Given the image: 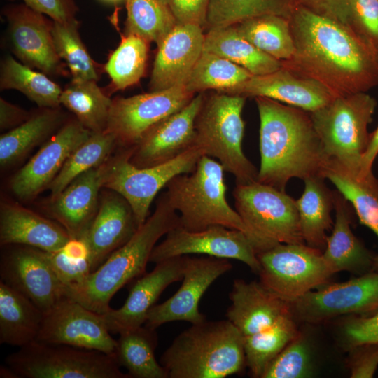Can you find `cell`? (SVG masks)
Instances as JSON below:
<instances>
[{"label": "cell", "mask_w": 378, "mask_h": 378, "mask_svg": "<svg viewBox=\"0 0 378 378\" xmlns=\"http://www.w3.org/2000/svg\"><path fill=\"white\" fill-rule=\"evenodd\" d=\"M289 20L295 52L282 66L318 81L335 97L378 85V50L349 25L298 5Z\"/></svg>", "instance_id": "6da1fadb"}, {"label": "cell", "mask_w": 378, "mask_h": 378, "mask_svg": "<svg viewBox=\"0 0 378 378\" xmlns=\"http://www.w3.org/2000/svg\"><path fill=\"white\" fill-rule=\"evenodd\" d=\"M255 100L260 118L257 181L285 191L293 178L322 176L327 158L310 112L266 97Z\"/></svg>", "instance_id": "7a4b0ae2"}, {"label": "cell", "mask_w": 378, "mask_h": 378, "mask_svg": "<svg viewBox=\"0 0 378 378\" xmlns=\"http://www.w3.org/2000/svg\"><path fill=\"white\" fill-rule=\"evenodd\" d=\"M178 226V215L164 195L155 211L141 225L124 245L80 284L64 288V295L89 309L103 314L111 308L113 295L125 284L146 273L151 253L158 241Z\"/></svg>", "instance_id": "3957f363"}, {"label": "cell", "mask_w": 378, "mask_h": 378, "mask_svg": "<svg viewBox=\"0 0 378 378\" xmlns=\"http://www.w3.org/2000/svg\"><path fill=\"white\" fill-rule=\"evenodd\" d=\"M160 364L168 378H224L246 365L244 336L228 320L192 326L163 353Z\"/></svg>", "instance_id": "277c9868"}, {"label": "cell", "mask_w": 378, "mask_h": 378, "mask_svg": "<svg viewBox=\"0 0 378 378\" xmlns=\"http://www.w3.org/2000/svg\"><path fill=\"white\" fill-rule=\"evenodd\" d=\"M223 167L215 159L202 155L192 172L174 177L163 194L178 212V226L190 231L220 225L245 232L258 246L237 211L226 199Z\"/></svg>", "instance_id": "5b68a950"}, {"label": "cell", "mask_w": 378, "mask_h": 378, "mask_svg": "<svg viewBox=\"0 0 378 378\" xmlns=\"http://www.w3.org/2000/svg\"><path fill=\"white\" fill-rule=\"evenodd\" d=\"M246 97L223 92L204 99L195 122V146L234 176L236 184L257 181L258 170L243 152Z\"/></svg>", "instance_id": "8992f818"}, {"label": "cell", "mask_w": 378, "mask_h": 378, "mask_svg": "<svg viewBox=\"0 0 378 378\" xmlns=\"http://www.w3.org/2000/svg\"><path fill=\"white\" fill-rule=\"evenodd\" d=\"M377 101L367 92L334 98L310 112L327 160H332L360 176L363 153Z\"/></svg>", "instance_id": "52a82bcc"}, {"label": "cell", "mask_w": 378, "mask_h": 378, "mask_svg": "<svg viewBox=\"0 0 378 378\" xmlns=\"http://www.w3.org/2000/svg\"><path fill=\"white\" fill-rule=\"evenodd\" d=\"M11 378H129L115 354L37 340L5 359Z\"/></svg>", "instance_id": "ba28073f"}, {"label": "cell", "mask_w": 378, "mask_h": 378, "mask_svg": "<svg viewBox=\"0 0 378 378\" xmlns=\"http://www.w3.org/2000/svg\"><path fill=\"white\" fill-rule=\"evenodd\" d=\"M232 195L235 210L256 241L258 252L277 244L305 243L296 201L285 191L255 181L236 184Z\"/></svg>", "instance_id": "9c48e42d"}, {"label": "cell", "mask_w": 378, "mask_h": 378, "mask_svg": "<svg viewBox=\"0 0 378 378\" xmlns=\"http://www.w3.org/2000/svg\"><path fill=\"white\" fill-rule=\"evenodd\" d=\"M132 148L111 159L103 188L116 192L130 204L140 226L148 218L156 195L176 176L190 173L202 151L194 146L176 158L152 167H138L130 161Z\"/></svg>", "instance_id": "30bf717a"}, {"label": "cell", "mask_w": 378, "mask_h": 378, "mask_svg": "<svg viewBox=\"0 0 378 378\" xmlns=\"http://www.w3.org/2000/svg\"><path fill=\"white\" fill-rule=\"evenodd\" d=\"M257 257L260 281L290 303L326 284L334 274L322 251L305 244H277Z\"/></svg>", "instance_id": "8fae6325"}, {"label": "cell", "mask_w": 378, "mask_h": 378, "mask_svg": "<svg viewBox=\"0 0 378 378\" xmlns=\"http://www.w3.org/2000/svg\"><path fill=\"white\" fill-rule=\"evenodd\" d=\"M190 254L234 259L244 262L257 274L260 271L256 247L251 239L241 230L220 225L197 231L176 226L154 247L149 262L156 264Z\"/></svg>", "instance_id": "7c38bea8"}, {"label": "cell", "mask_w": 378, "mask_h": 378, "mask_svg": "<svg viewBox=\"0 0 378 378\" xmlns=\"http://www.w3.org/2000/svg\"><path fill=\"white\" fill-rule=\"evenodd\" d=\"M195 97L185 85L112 100L107 127L117 144L134 146L153 125L179 111Z\"/></svg>", "instance_id": "4fadbf2b"}, {"label": "cell", "mask_w": 378, "mask_h": 378, "mask_svg": "<svg viewBox=\"0 0 378 378\" xmlns=\"http://www.w3.org/2000/svg\"><path fill=\"white\" fill-rule=\"evenodd\" d=\"M378 310V272L311 290L290 302L293 317L318 323L339 316L365 315Z\"/></svg>", "instance_id": "5bb4252c"}, {"label": "cell", "mask_w": 378, "mask_h": 378, "mask_svg": "<svg viewBox=\"0 0 378 378\" xmlns=\"http://www.w3.org/2000/svg\"><path fill=\"white\" fill-rule=\"evenodd\" d=\"M36 340L108 354H115L117 347L102 315L66 296L44 314Z\"/></svg>", "instance_id": "9a60e30c"}, {"label": "cell", "mask_w": 378, "mask_h": 378, "mask_svg": "<svg viewBox=\"0 0 378 378\" xmlns=\"http://www.w3.org/2000/svg\"><path fill=\"white\" fill-rule=\"evenodd\" d=\"M232 267L228 259L185 255L181 287L166 301L150 309L144 326L156 330L172 321L196 324L206 320L199 310L200 301L211 285Z\"/></svg>", "instance_id": "2e32d148"}, {"label": "cell", "mask_w": 378, "mask_h": 378, "mask_svg": "<svg viewBox=\"0 0 378 378\" xmlns=\"http://www.w3.org/2000/svg\"><path fill=\"white\" fill-rule=\"evenodd\" d=\"M1 281L33 302L44 314L64 295V286L50 265L45 251L20 245L4 253Z\"/></svg>", "instance_id": "e0dca14e"}, {"label": "cell", "mask_w": 378, "mask_h": 378, "mask_svg": "<svg viewBox=\"0 0 378 378\" xmlns=\"http://www.w3.org/2000/svg\"><path fill=\"white\" fill-rule=\"evenodd\" d=\"M204 96L198 93L179 111L149 128L132 147L130 161L138 167L168 162L195 146V122Z\"/></svg>", "instance_id": "ac0fdd59"}, {"label": "cell", "mask_w": 378, "mask_h": 378, "mask_svg": "<svg viewBox=\"0 0 378 378\" xmlns=\"http://www.w3.org/2000/svg\"><path fill=\"white\" fill-rule=\"evenodd\" d=\"M91 134L78 120L64 125L14 175L10 181L13 193L29 200L48 188L71 153Z\"/></svg>", "instance_id": "d6986e66"}, {"label": "cell", "mask_w": 378, "mask_h": 378, "mask_svg": "<svg viewBox=\"0 0 378 378\" xmlns=\"http://www.w3.org/2000/svg\"><path fill=\"white\" fill-rule=\"evenodd\" d=\"M185 255L155 264L149 273L144 274L130 290L124 304L102 314L110 332L120 333L144 325L150 309L171 284L182 280Z\"/></svg>", "instance_id": "ffe728a7"}, {"label": "cell", "mask_w": 378, "mask_h": 378, "mask_svg": "<svg viewBox=\"0 0 378 378\" xmlns=\"http://www.w3.org/2000/svg\"><path fill=\"white\" fill-rule=\"evenodd\" d=\"M8 36L14 54L24 64L45 74L61 71V62L55 48L51 26L42 13L26 5L7 9Z\"/></svg>", "instance_id": "44dd1931"}, {"label": "cell", "mask_w": 378, "mask_h": 378, "mask_svg": "<svg viewBox=\"0 0 378 378\" xmlns=\"http://www.w3.org/2000/svg\"><path fill=\"white\" fill-rule=\"evenodd\" d=\"M133 211L120 194L110 190L100 196L97 212L84 237L92 272L127 242L139 227Z\"/></svg>", "instance_id": "7402d4cb"}, {"label": "cell", "mask_w": 378, "mask_h": 378, "mask_svg": "<svg viewBox=\"0 0 378 378\" xmlns=\"http://www.w3.org/2000/svg\"><path fill=\"white\" fill-rule=\"evenodd\" d=\"M244 97H266L312 112L335 98L318 81L300 76L281 66L264 75L252 76L225 92Z\"/></svg>", "instance_id": "603a6c76"}, {"label": "cell", "mask_w": 378, "mask_h": 378, "mask_svg": "<svg viewBox=\"0 0 378 378\" xmlns=\"http://www.w3.org/2000/svg\"><path fill=\"white\" fill-rule=\"evenodd\" d=\"M203 28L178 24L158 46L149 83L150 91L185 85L204 48Z\"/></svg>", "instance_id": "cb8c5ba5"}, {"label": "cell", "mask_w": 378, "mask_h": 378, "mask_svg": "<svg viewBox=\"0 0 378 378\" xmlns=\"http://www.w3.org/2000/svg\"><path fill=\"white\" fill-rule=\"evenodd\" d=\"M111 164V159L71 182L51 200L50 213L69 233L80 240L87 233L99 208V192Z\"/></svg>", "instance_id": "d4e9b609"}, {"label": "cell", "mask_w": 378, "mask_h": 378, "mask_svg": "<svg viewBox=\"0 0 378 378\" xmlns=\"http://www.w3.org/2000/svg\"><path fill=\"white\" fill-rule=\"evenodd\" d=\"M231 304L226 317L245 336L272 326L291 314L290 303L266 288L260 281L235 279L229 295Z\"/></svg>", "instance_id": "484cf974"}, {"label": "cell", "mask_w": 378, "mask_h": 378, "mask_svg": "<svg viewBox=\"0 0 378 378\" xmlns=\"http://www.w3.org/2000/svg\"><path fill=\"white\" fill-rule=\"evenodd\" d=\"M71 237L59 223L15 203H3L0 209V244L23 245L44 251L64 247Z\"/></svg>", "instance_id": "4316f807"}, {"label": "cell", "mask_w": 378, "mask_h": 378, "mask_svg": "<svg viewBox=\"0 0 378 378\" xmlns=\"http://www.w3.org/2000/svg\"><path fill=\"white\" fill-rule=\"evenodd\" d=\"M351 204L335 191V222L328 236L323 258L335 274L349 271L360 275L373 272L376 255L370 252L351 230Z\"/></svg>", "instance_id": "83f0119b"}, {"label": "cell", "mask_w": 378, "mask_h": 378, "mask_svg": "<svg viewBox=\"0 0 378 378\" xmlns=\"http://www.w3.org/2000/svg\"><path fill=\"white\" fill-rule=\"evenodd\" d=\"M322 176L329 179L337 190L350 202L360 222L372 230L378 237V180L372 172L358 176L337 162L328 160ZM373 271L378 272V253Z\"/></svg>", "instance_id": "f1b7e54d"}, {"label": "cell", "mask_w": 378, "mask_h": 378, "mask_svg": "<svg viewBox=\"0 0 378 378\" xmlns=\"http://www.w3.org/2000/svg\"><path fill=\"white\" fill-rule=\"evenodd\" d=\"M44 313L0 280V343L19 348L36 340Z\"/></svg>", "instance_id": "f546056e"}, {"label": "cell", "mask_w": 378, "mask_h": 378, "mask_svg": "<svg viewBox=\"0 0 378 378\" xmlns=\"http://www.w3.org/2000/svg\"><path fill=\"white\" fill-rule=\"evenodd\" d=\"M324 179L320 176L304 179L303 193L295 200L304 242L321 251L333 226L331 213L335 207V191L326 186Z\"/></svg>", "instance_id": "4dcf8cb0"}, {"label": "cell", "mask_w": 378, "mask_h": 378, "mask_svg": "<svg viewBox=\"0 0 378 378\" xmlns=\"http://www.w3.org/2000/svg\"><path fill=\"white\" fill-rule=\"evenodd\" d=\"M203 50L231 61L253 76L272 73L281 67L280 60L254 46L237 31L234 25L209 29L204 35Z\"/></svg>", "instance_id": "1f68e13d"}, {"label": "cell", "mask_w": 378, "mask_h": 378, "mask_svg": "<svg viewBox=\"0 0 378 378\" xmlns=\"http://www.w3.org/2000/svg\"><path fill=\"white\" fill-rule=\"evenodd\" d=\"M119 335L115 356L130 377L168 378L166 370L155 358L158 335L155 329L144 325Z\"/></svg>", "instance_id": "d6a6232c"}, {"label": "cell", "mask_w": 378, "mask_h": 378, "mask_svg": "<svg viewBox=\"0 0 378 378\" xmlns=\"http://www.w3.org/2000/svg\"><path fill=\"white\" fill-rule=\"evenodd\" d=\"M97 80H74L62 90L60 104L73 112L77 120L92 132H104L112 99L97 85Z\"/></svg>", "instance_id": "836d02e7"}, {"label": "cell", "mask_w": 378, "mask_h": 378, "mask_svg": "<svg viewBox=\"0 0 378 378\" xmlns=\"http://www.w3.org/2000/svg\"><path fill=\"white\" fill-rule=\"evenodd\" d=\"M234 26L248 41L278 60H288L295 52L289 18L264 15Z\"/></svg>", "instance_id": "e575fe53"}, {"label": "cell", "mask_w": 378, "mask_h": 378, "mask_svg": "<svg viewBox=\"0 0 378 378\" xmlns=\"http://www.w3.org/2000/svg\"><path fill=\"white\" fill-rule=\"evenodd\" d=\"M299 334L295 318L289 314L268 328L244 337L246 365L251 375L262 378L270 363Z\"/></svg>", "instance_id": "d590c367"}, {"label": "cell", "mask_w": 378, "mask_h": 378, "mask_svg": "<svg viewBox=\"0 0 378 378\" xmlns=\"http://www.w3.org/2000/svg\"><path fill=\"white\" fill-rule=\"evenodd\" d=\"M0 88L18 90L41 107L54 108L60 104L59 85L10 55L1 64Z\"/></svg>", "instance_id": "8d00e7d4"}, {"label": "cell", "mask_w": 378, "mask_h": 378, "mask_svg": "<svg viewBox=\"0 0 378 378\" xmlns=\"http://www.w3.org/2000/svg\"><path fill=\"white\" fill-rule=\"evenodd\" d=\"M117 144L115 136L108 132H92L71 153L49 186L51 200L56 197L76 177L107 161Z\"/></svg>", "instance_id": "74e56055"}, {"label": "cell", "mask_w": 378, "mask_h": 378, "mask_svg": "<svg viewBox=\"0 0 378 378\" xmlns=\"http://www.w3.org/2000/svg\"><path fill=\"white\" fill-rule=\"evenodd\" d=\"M297 6V0H209L206 27L232 26L264 15L289 18Z\"/></svg>", "instance_id": "f35d334b"}, {"label": "cell", "mask_w": 378, "mask_h": 378, "mask_svg": "<svg viewBox=\"0 0 378 378\" xmlns=\"http://www.w3.org/2000/svg\"><path fill=\"white\" fill-rule=\"evenodd\" d=\"M59 114L47 110L30 116L25 122L0 136V164L2 167L15 164L55 130Z\"/></svg>", "instance_id": "ab89813d"}, {"label": "cell", "mask_w": 378, "mask_h": 378, "mask_svg": "<svg viewBox=\"0 0 378 378\" xmlns=\"http://www.w3.org/2000/svg\"><path fill=\"white\" fill-rule=\"evenodd\" d=\"M253 75L244 68L211 52L203 50L185 87L192 94L207 90L225 93Z\"/></svg>", "instance_id": "60d3db41"}, {"label": "cell", "mask_w": 378, "mask_h": 378, "mask_svg": "<svg viewBox=\"0 0 378 378\" xmlns=\"http://www.w3.org/2000/svg\"><path fill=\"white\" fill-rule=\"evenodd\" d=\"M126 35L158 46L177 24L169 7L158 0H126Z\"/></svg>", "instance_id": "b9f144b4"}, {"label": "cell", "mask_w": 378, "mask_h": 378, "mask_svg": "<svg viewBox=\"0 0 378 378\" xmlns=\"http://www.w3.org/2000/svg\"><path fill=\"white\" fill-rule=\"evenodd\" d=\"M76 19L67 22H52L51 34L55 50L70 69L74 80H97L95 64L83 43Z\"/></svg>", "instance_id": "7bdbcfd3"}, {"label": "cell", "mask_w": 378, "mask_h": 378, "mask_svg": "<svg viewBox=\"0 0 378 378\" xmlns=\"http://www.w3.org/2000/svg\"><path fill=\"white\" fill-rule=\"evenodd\" d=\"M148 42L135 35H126L111 54L105 69L118 90L137 83L143 76L147 60Z\"/></svg>", "instance_id": "ee69618b"}, {"label": "cell", "mask_w": 378, "mask_h": 378, "mask_svg": "<svg viewBox=\"0 0 378 378\" xmlns=\"http://www.w3.org/2000/svg\"><path fill=\"white\" fill-rule=\"evenodd\" d=\"M45 254L64 288L81 284L92 272L88 250L81 240L71 239L62 248Z\"/></svg>", "instance_id": "f6af8a7d"}, {"label": "cell", "mask_w": 378, "mask_h": 378, "mask_svg": "<svg viewBox=\"0 0 378 378\" xmlns=\"http://www.w3.org/2000/svg\"><path fill=\"white\" fill-rule=\"evenodd\" d=\"M310 351L299 334L274 358L262 378H302L310 373Z\"/></svg>", "instance_id": "bcb514c9"}, {"label": "cell", "mask_w": 378, "mask_h": 378, "mask_svg": "<svg viewBox=\"0 0 378 378\" xmlns=\"http://www.w3.org/2000/svg\"><path fill=\"white\" fill-rule=\"evenodd\" d=\"M349 25L378 50V0H350Z\"/></svg>", "instance_id": "7dc6e473"}, {"label": "cell", "mask_w": 378, "mask_h": 378, "mask_svg": "<svg viewBox=\"0 0 378 378\" xmlns=\"http://www.w3.org/2000/svg\"><path fill=\"white\" fill-rule=\"evenodd\" d=\"M344 330L351 347L368 343H378V310L352 318L345 324Z\"/></svg>", "instance_id": "c3c4849f"}, {"label": "cell", "mask_w": 378, "mask_h": 378, "mask_svg": "<svg viewBox=\"0 0 378 378\" xmlns=\"http://www.w3.org/2000/svg\"><path fill=\"white\" fill-rule=\"evenodd\" d=\"M349 360L351 377L371 378L378 368V343H368L352 347Z\"/></svg>", "instance_id": "681fc988"}, {"label": "cell", "mask_w": 378, "mask_h": 378, "mask_svg": "<svg viewBox=\"0 0 378 378\" xmlns=\"http://www.w3.org/2000/svg\"><path fill=\"white\" fill-rule=\"evenodd\" d=\"M209 0H169V8L178 24H192L204 29Z\"/></svg>", "instance_id": "f907efd6"}, {"label": "cell", "mask_w": 378, "mask_h": 378, "mask_svg": "<svg viewBox=\"0 0 378 378\" xmlns=\"http://www.w3.org/2000/svg\"><path fill=\"white\" fill-rule=\"evenodd\" d=\"M350 0H297L313 13L349 25Z\"/></svg>", "instance_id": "816d5d0a"}, {"label": "cell", "mask_w": 378, "mask_h": 378, "mask_svg": "<svg viewBox=\"0 0 378 378\" xmlns=\"http://www.w3.org/2000/svg\"><path fill=\"white\" fill-rule=\"evenodd\" d=\"M35 11L46 14L52 20L67 22L75 19L77 7L73 0H22Z\"/></svg>", "instance_id": "f5cc1de1"}, {"label": "cell", "mask_w": 378, "mask_h": 378, "mask_svg": "<svg viewBox=\"0 0 378 378\" xmlns=\"http://www.w3.org/2000/svg\"><path fill=\"white\" fill-rule=\"evenodd\" d=\"M28 113L5 99H0V127L1 130L13 129L25 122Z\"/></svg>", "instance_id": "db71d44e"}, {"label": "cell", "mask_w": 378, "mask_h": 378, "mask_svg": "<svg viewBox=\"0 0 378 378\" xmlns=\"http://www.w3.org/2000/svg\"><path fill=\"white\" fill-rule=\"evenodd\" d=\"M378 155V127L369 136L367 148L363 153L360 176H365L372 172L373 162Z\"/></svg>", "instance_id": "11a10c76"}, {"label": "cell", "mask_w": 378, "mask_h": 378, "mask_svg": "<svg viewBox=\"0 0 378 378\" xmlns=\"http://www.w3.org/2000/svg\"><path fill=\"white\" fill-rule=\"evenodd\" d=\"M159 1L160 3H162V4L169 7V0H158Z\"/></svg>", "instance_id": "9f6ffc18"}, {"label": "cell", "mask_w": 378, "mask_h": 378, "mask_svg": "<svg viewBox=\"0 0 378 378\" xmlns=\"http://www.w3.org/2000/svg\"><path fill=\"white\" fill-rule=\"evenodd\" d=\"M107 1H117V0H107Z\"/></svg>", "instance_id": "6f0895ef"}]
</instances>
